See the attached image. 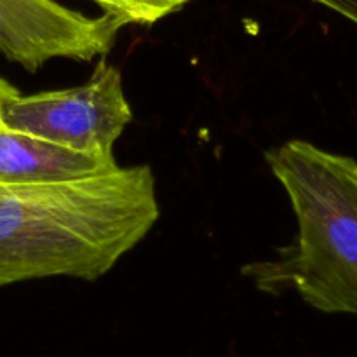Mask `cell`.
Returning a JSON list of instances; mask_svg holds the SVG:
<instances>
[{
	"label": "cell",
	"instance_id": "6da1fadb",
	"mask_svg": "<svg viewBox=\"0 0 357 357\" xmlns=\"http://www.w3.org/2000/svg\"><path fill=\"white\" fill-rule=\"evenodd\" d=\"M159 215L146 164L56 183H0V288L47 278L96 281Z\"/></svg>",
	"mask_w": 357,
	"mask_h": 357
},
{
	"label": "cell",
	"instance_id": "7a4b0ae2",
	"mask_svg": "<svg viewBox=\"0 0 357 357\" xmlns=\"http://www.w3.org/2000/svg\"><path fill=\"white\" fill-rule=\"evenodd\" d=\"M298 232L272 258L241 268L268 295L295 291L326 314L357 316V162L303 139L265 153Z\"/></svg>",
	"mask_w": 357,
	"mask_h": 357
},
{
	"label": "cell",
	"instance_id": "3957f363",
	"mask_svg": "<svg viewBox=\"0 0 357 357\" xmlns=\"http://www.w3.org/2000/svg\"><path fill=\"white\" fill-rule=\"evenodd\" d=\"M2 121L9 128L66 149L114 155V145L132 121L119 66L98 59L89 80L79 87L14 94L3 101Z\"/></svg>",
	"mask_w": 357,
	"mask_h": 357
},
{
	"label": "cell",
	"instance_id": "277c9868",
	"mask_svg": "<svg viewBox=\"0 0 357 357\" xmlns=\"http://www.w3.org/2000/svg\"><path fill=\"white\" fill-rule=\"evenodd\" d=\"M124 24L86 16L56 0H0V56L38 72L51 59L93 61L114 49Z\"/></svg>",
	"mask_w": 357,
	"mask_h": 357
},
{
	"label": "cell",
	"instance_id": "5b68a950",
	"mask_svg": "<svg viewBox=\"0 0 357 357\" xmlns=\"http://www.w3.org/2000/svg\"><path fill=\"white\" fill-rule=\"evenodd\" d=\"M114 155L86 153L9 128L0 115V183H56L117 169Z\"/></svg>",
	"mask_w": 357,
	"mask_h": 357
},
{
	"label": "cell",
	"instance_id": "8992f818",
	"mask_svg": "<svg viewBox=\"0 0 357 357\" xmlns=\"http://www.w3.org/2000/svg\"><path fill=\"white\" fill-rule=\"evenodd\" d=\"M105 14L117 17L122 24L150 26L183 9L190 0H93Z\"/></svg>",
	"mask_w": 357,
	"mask_h": 357
},
{
	"label": "cell",
	"instance_id": "52a82bcc",
	"mask_svg": "<svg viewBox=\"0 0 357 357\" xmlns=\"http://www.w3.org/2000/svg\"><path fill=\"white\" fill-rule=\"evenodd\" d=\"M357 24V0H312Z\"/></svg>",
	"mask_w": 357,
	"mask_h": 357
},
{
	"label": "cell",
	"instance_id": "ba28073f",
	"mask_svg": "<svg viewBox=\"0 0 357 357\" xmlns=\"http://www.w3.org/2000/svg\"><path fill=\"white\" fill-rule=\"evenodd\" d=\"M17 93H20V91H17L16 87L9 82V80H6L3 77H0V110H2L3 101L9 100L10 96H14V94H17Z\"/></svg>",
	"mask_w": 357,
	"mask_h": 357
}]
</instances>
